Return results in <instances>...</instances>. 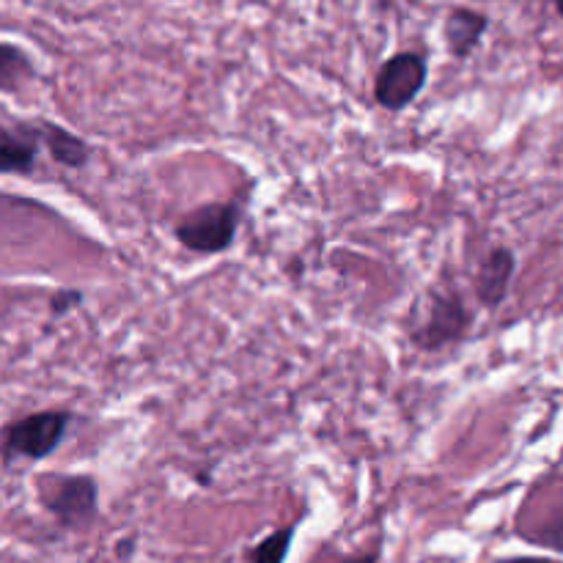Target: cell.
<instances>
[{"instance_id": "6da1fadb", "label": "cell", "mask_w": 563, "mask_h": 563, "mask_svg": "<svg viewBox=\"0 0 563 563\" xmlns=\"http://www.w3.org/2000/svg\"><path fill=\"white\" fill-rule=\"evenodd\" d=\"M71 416L69 410H38L14 418L0 429V460L5 465L16 460L38 462L53 456L69 434Z\"/></svg>"}, {"instance_id": "7a4b0ae2", "label": "cell", "mask_w": 563, "mask_h": 563, "mask_svg": "<svg viewBox=\"0 0 563 563\" xmlns=\"http://www.w3.org/2000/svg\"><path fill=\"white\" fill-rule=\"evenodd\" d=\"M242 207L236 201L201 203L174 225V236L196 256H218L234 247L240 234Z\"/></svg>"}, {"instance_id": "3957f363", "label": "cell", "mask_w": 563, "mask_h": 563, "mask_svg": "<svg viewBox=\"0 0 563 563\" xmlns=\"http://www.w3.org/2000/svg\"><path fill=\"white\" fill-rule=\"evenodd\" d=\"M44 511L64 531H86L99 517V482L88 473L47 476L38 484Z\"/></svg>"}, {"instance_id": "277c9868", "label": "cell", "mask_w": 563, "mask_h": 563, "mask_svg": "<svg viewBox=\"0 0 563 563\" xmlns=\"http://www.w3.org/2000/svg\"><path fill=\"white\" fill-rule=\"evenodd\" d=\"M473 324L471 308L465 306L460 291H432L427 313L412 330V344L421 352H440L451 344H460Z\"/></svg>"}, {"instance_id": "5b68a950", "label": "cell", "mask_w": 563, "mask_h": 563, "mask_svg": "<svg viewBox=\"0 0 563 563\" xmlns=\"http://www.w3.org/2000/svg\"><path fill=\"white\" fill-rule=\"evenodd\" d=\"M427 80V58L421 53H412V49H401L379 66L377 77H374V99L388 113H401L421 97Z\"/></svg>"}, {"instance_id": "8992f818", "label": "cell", "mask_w": 563, "mask_h": 563, "mask_svg": "<svg viewBox=\"0 0 563 563\" xmlns=\"http://www.w3.org/2000/svg\"><path fill=\"white\" fill-rule=\"evenodd\" d=\"M517 273V256L511 247L498 245L482 258L476 275V297L482 306L498 308L511 289V278Z\"/></svg>"}, {"instance_id": "52a82bcc", "label": "cell", "mask_w": 563, "mask_h": 563, "mask_svg": "<svg viewBox=\"0 0 563 563\" xmlns=\"http://www.w3.org/2000/svg\"><path fill=\"white\" fill-rule=\"evenodd\" d=\"M38 126H0V174H33L38 159Z\"/></svg>"}, {"instance_id": "ba28073f", "label": "cell", "mask_w": 563, "mask_h": 563, "mask_svg": "<svg viewBox=\"0 0 563 563\" xmlns=\"http://www.w3.org/2000/svg\"><path fill=\"white\" fill-rule=\"evenodd\" d=\"M489 27V16L482 14L476 9H467V5H456L449 11L443 22V38L445 47L454 58L465 60L476 53V47L482 44L484 33Z\"/></svg>"}, {"instance_id": "9c48e42d", "label": "cell", "mask_w": 563, "mask_h": 563, "mask_svg": "<svg viewBox=\"0 0 563 563\" xmlns=\"http://www.w3.org/2000/svg\"><path fill=\"white\" fill-rule=\"evenodd\" d=\"M38 126V141L47 148L49 157L58 165L69 170H80L91 163V146L88 141H82L80 135H75L66 126L53 124V121H36Z\"/></svg>"}, {"instance_id": "30bf717a", "label": "cell", "mask_w": 563, "mask_h": 563, "mask_svg": "<svg viewBox=\"0 0 563 563\" xmlns=\"http://www.w3.org/2000/svg\"><path fill=\"white\" fill-rule=\"evenodd\" d=\"M36 77L31 55L11 42H0V91L16 93L27 80Z\"/></svg>"}, {"instance_id": "8fae6325", "label": "cell", "mask_w": 563, "mask_h": 563, "mask_svg": "<svg viewBox=\"0 0 563 563\" xmlns=\"http://www.w3.org/2000/svg\"><path fill=\"white\" fill-rule=\"evenodd\" d=\"M295 533L297 526H286L273 531L269 537H264L262 542L253 544L251 563H284L291 550V542H295Z\"/></svg>"}, {"instance_id": "7c38bea8", "label": "cell", "mask_w": 563, "mask_h": 563, "mask_svg": "<svg viewBox=\"0 0 563 563\" xmlns=\"http://www.w3.org/2000/svg\"><path fill=\"white\" fill-rule=\"evenodd\" d=\"M82 300H86V297H82L80 289L55 291V295L49 297V317H53V319L66 317V313H71L75 308H80Z\"/></svg>"}, {"instance_id": "4fadbf2b", "label": "cell", "mask_w": 563, "mask_h": 563, "mask_svg": "<svg viewBox=\"0 0 563 563\" xmlns=\"http://www.w3.org/2000/svg\"><path fill=\"white\" fill-rule=\"evenodd\" d=\"M344 563H379V555L377 553H363V555H355V559H346Z\"/></svg>"}, {"instance_id": "5bb4252c", "label": "cell", "mask_w": 563, "mask_h": 563, "mask_svg": "<svg viewBox=\"0 0 563 563\" xmlns=\"http://www.w3.org/2000/svg\"><path fill=\"white\" fill-rule=\"evenodd\" d=\"M500 563H555L548 559H509V561H500Z\"/></svg>"}, {"instance_id": "9a60e30c", "label": "cell", "mask_w": 563, "mask_h": 563, "mask_svg": "<svg viewBox=\"0 0 563 563\" xmlns=\"http://www.w3.org/2000/svg\"><path fill=\"white\" fill-rule=\"evenodd\" d=\"M132 553V542H121L119 544V555H130Z\"/></svg>"}, {"instance_id": "2e32d148", "label": "cell", "mask_w": 563, "mask_h": 563, "mask_svg": "<svg viewBox=\"0 0 563 563\" xmlns=\"http://www.w3.org/2000/svg\"><path fill=\"white\" fill-rule=\"evenodd\" d=\"M553 3H555V9H559V14L563 16V0H553Z\"/></svg>"}, {"instance_id": "e0dca14e", "label": "cell", "mask_w": 563, "mask_h": 563, "mask_svg": "<svg viewBox=\"0 0 563 563\" xmlns=\"http://www.w3.org/2000/svg\"><path fill=\"white\" fill-rule=\"evenodd\" d=\"M0 203H3V198H0Z\"/></svg>"}]
</instances>
